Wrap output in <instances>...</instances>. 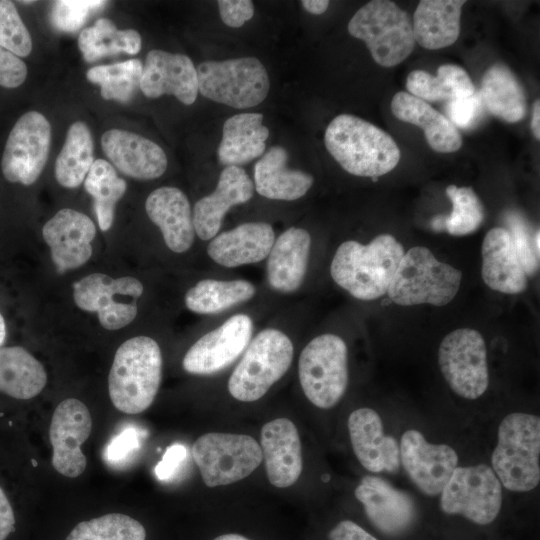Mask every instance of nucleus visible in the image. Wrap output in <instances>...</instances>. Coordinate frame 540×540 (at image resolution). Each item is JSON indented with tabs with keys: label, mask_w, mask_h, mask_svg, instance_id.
<instances>
[{
	"label": "nucleus",
	"mask_w": 540,
	"mask_h": 540,
	"mask_svg": "<svg viewBox=\"0 0 540 540\" xmlns=\"http://www.w3.org/2000/svg\"><path fill=\"white\" fill-rule=\"evenodd\" d=\"M85 190L94 199V210L102 231L111 228L117 202L126 192V182L117 175L112 164L104 159L92 163L84 180Z\"/></svg>",
	"instance_id": "obj_39"
},
{
	"label": "nucleus",
	"mask_w": 540,
	"mask_h": 540,
	"mask_svg": "<svg viewBox=\"0 0 540 540\" xmlns=\"http://www.w3.org/2000/svg\"><path fill=\"white\" fill-rule=\"evenodd\" d=\"M44 366L25 348L0 347V392L15 399H31L45 387Z\"/></svg>",
	"instance_id": "obj_34"
},
{
	"label": "nucleus",
	"mask_w": 540,
	"mask_h": 540,
	"mask_svg": "<svg viewBox=\"0 0 540 540\" xmlns=\"http://www.w3.org/2000/svg\"><path fill=\"white\" fill-rule=\"evenodd\" d=\"M196 71L198 91L204 97L236 109L260 104L269 92L268 73L255 57L205 61Z\"/></svg>",
	"instance_id": "obj_9"
},
{
	"label": "nucleus",
	"mask_w": 540,
	"mask_h": 540,
	"mask_svg": "<svg viewBox=\"0 0 540 540\" xmlns=\"http://www.w3.org/2000/svg\"><path fill=\"white\" fill-rule=\"evenodd\" d=\"M301 5L303 6V8L311 13V14H314V15H320V14H323L328 6H329V1L327 0H303L301 1Z\"/></svg>",
	"instance_id": "obj_53"
},
{
	"label": "nucleus",
	"mask_w": 540,
	"mask_h": 540,
	"mask_svg": "<svg viewBox=\"0 0 540 540\" xmlns=\"http://www.w3.org/2000/svg\"><path fill=\"white\" fill-rule=\"evenodd\" d=\"M479 95L488 112L501 120L515 123L526 115L524 90L513 72L504 64H493L485 71Z\"/></svg>",
	"instance_id": "obj_33"
},
{
	"label": "nucleus",
	"mask_w": 540,
	"mask_h": 540,
	"mask_svg": "<svg viewBox=\"0 0 540 540\" xmlns=\"http://www.w3.org/2000/svg\"><path fill=\"white\" fill-rule=\"evenodd\" d=\"M394 116L423 129L429 146L439 153L460 149L462 137L451 121L429 103L408 92H397L391 101Z\"/></svg>",
	"instance_id": "obj_29"
},
{
	"label": "nucleus",
	"mask_w": 540,
	"mask_h": 540,
	"mask_svg": "<svg viewBox=\"0 0 540 540\" xmlns=\"http://www.w3.org/2000/svg\"><path fill=\"white\" fill-rule=\"evenodd\" d=\"M400 462L418 489L428 496L439 495L458 464L456 451L446 444L429 443L415 429L403 433Z\"/></svg>",
	"instance_id": "obj_17"
},
{
	"label": "nucleus",
	"mask_w": 540,
	"mask_h": 540,
	"mask_svg": "<svg viewBox=\"0 0 540 540\" xmlns=\"http://www.w3.org/2000/svg\"><path fill=\"white\" fill-rule=\"evenodd\" d=\"M440 495L444 513L462 515L478 525L493 522L502 506V485L487 464L457 466Z\"/></svg>",
	"instance_id": "obj_11"
},
{
	"label": "nucleus",
	"mask_w": 540,
	"mask_h": 540,
	"mask_svg": "<svg viewBox=\"0 0 540 540\" xmlns=\"http://www.w3.org/2000/svg\"><path fill=\"white\" fill-rule=\"evenodd\" d=\"M463 0H422L413 15V35L420 46L437 50L456 42Z\"/></svg>",
	"instance_id": "obj_31"
},
{
	"label": "nucleus",
	"mask_w": 540,
	"mask_h": 540,
	"mask_svg": "<svg viewBox=\"0 0 540 540\" xmlns=\"http://www.w3.org/2000/svg\"><path fill=\"white\" fill-rule=\"evenodd\" d=\"M213 540H249V539L240 534L229 533V534L220 535L214 538Z\"/></svg>",
	"instance_id": "obj_55"
},
{
	"label": "nucleus",
	"mask_w": 540,
	"mask_h": 540,
	"mask_svg": "<svg viewBox=\"0 0 540 540\" xmlns=\"http://www.w3.org/2000/svg\"><path fill=\"white\" fill-rule=\"evenodd\" d=\"M162 378V354L158 343L136 336L117 349L108 376V391L116 409L138 414L153 403Z\"/></svg>",
	"instance_id": "obj_3"
},
{
	"label": "nucleus",
	"mask_w": 540,
	"mask_h": 540,
	"mask_svg": "<svg viewBox=\"0 0 540 540\" xmlns=\"http://www.w3.org/2000/svg\"><path fill=\"white\" fill-rule=\"evenodd\" d=\"M540 418L515 412L501 421L491 457L501 485L513 492H528L540 482Z\"/></svg>",
	"instance_id": "obj_4"
},
{
	"label": "nucleus",
	"mask_w": 540,
	"mask_h": 540,
	"mask_svg": "<svg viewBox=\"0 0 540 540\" xmlns=\"http://www.w3.org/2000/svg\"><path fill=\"white\" fill-rule=\"evenodd\" d=\"M260 444L268 481L277 488L293 485L303 469L301 441L295 424L287 418L267 422L261 429Z\"/></svg>",
	"instance_id": "obj_23"
},
{
	"label": "nucleus",
	"mask_w": 540,
	"mask_h": 540,
	"mask_svg": "<svg viewBox=\"0 0 540 540\" xmlns=\"http://www.w3.org/2000/svg\"><path fill=\"white\" fill-rule=\"evenodd\" d=\"M99 0H59L52 3L50 21L54 28L63 32L79 30L87 18L105 6Z\"/></svg>",
	"instance_id": "obj_45"
},
{
	"label": "nucleus",
	"mask_w": 540,
	"mask_h": 540,
	"mask_svg": "<svg viewBox=\"0 0 540 540\" xmlns=\"http://www.w3.org/2000/svg\"><path fill=\"white\" fill-rule=\"evenodd\" d=\"M217 4L221 20L232 28L241 27L254 15L253 2L250 0H219Z\"/></svg>",
	"instance_id": "obj_49"
},
{
	"label": "nucleus",
	"mask_w": 540,
	"mask_h": 540,
	"mask_svg": "<svg viewBox=\"0 0 540 540\" xmlns=\"http://www.w3.org/2000/svg\"><path fill=\"white\" fill-rule=\"evenodd\" d=\"M275 241L272 226L265 222H246L216 235L207 253L217 264L234 268L265 259Z\"/></svg>",
	"instance_id": "obj_26"
},
{
	"label": "nucleus",
	"mask_w": 540,
	"mask_h": 540,
	"mask_svg": "<svg viewBox=\"0 0 540 540\" xmlns=\"http://www.w3.org/2000/svg\"><path fill=\"white\" fill-rule=\"evenodd\" d=\"M142 293V283L131 276L114 279L93 273L73 284L76 305L84 311L96 312L107 330L120 329L135 319L137 300Z\"/></svg>",
	"instance_id": "obj_13"
},
{
	"label": "nucleus",
	"mask_w": 540,
	"mask_h": 540,
	"mask_svg": "<svg viewBox=\"0 0 540 540\" xmlns=\"http://www.w3.org/2000/svg\"><path fill=\"white\" fill-rule=\"evenodd\" d=\"M330 540H377L373 535L351 520H342L329 532Z\"/></svg>",
	"instance_id": "obj_51"
},
{
	"label": "nucleus",
	"mask_w": 540,
	"mask_h": 540,
	"mask_svg": "<svg viewBox=\"0 0 540 540\" xmlns=\"http://www.w3.org/2000/svg\"><path fill=\"white\" fill-rule=\"evenodd\" d=\"M0 46L16 56L27 57L32 51V39L15 4L0 1Z\"/></svg>",
	"instance_id": "obj_44"
},
{
	"label": "nucleus",
	"mask_w": 540,
	"mask_h": 540,
	"mask_svg": "<svg viewBox=\"0 0 540 540\" xmlns=\"http://www.w3.org/2000/svg\"><path fill=\"white\" fill-rule=\"evenodd\" d=\"M146 531L136 519L110 513L78 523L65 540H145Z\"/></svg>",
	"instance_id": "obj_42"
},
{
	"label": "nucleus",
	"mask_w": 540,
	"mask_h": 540,
	"mask_svg": "<svg viewBox=\"0 0 540 540\" xmlns=\"http://www.w3.org/2000/svg\"><path fill=\"white\" fill-rule=\"evenodd\" d=\"M42 234L57 272L63 274L89 260L96 227L84 213L64 208L46 222Z\"/></svg>",
	"instance_id": "obj_18"
},
{
	"label": "nucleus",
	"mask_w": 540,
	"mask_h": 540,
	"mask_svg": "<svg viewBox=\"0 0 540 540\" xmlns=\"http://www.w3.org/2000/svg\"><path fill=\"white\" fill-rule=\"evenodd\" d=\"M101 145L111 163L128 177L151 180L166 171L167 157L163 149L139 134L110 129L103 133Z\"/></svg>",
	"instance_id": "obj_22"
},
{
	"label": "nucleus",
	"mask_w": 540,
	"mask_h": 540,
	"mask_svg": "<svg viewBox=\"0 0 540 540\" xmlns=\"http://www.w3.org/2000/svg\"><path fill=\"white\" fill-rule=\"evenodd\" d=\"M348 431L354 454L360 464L373 473H396L400 466L399 444L384 433L380 415L363 407L348 418Z\"/></svg>",
	"instance_id": "obj_21"
},
{
	"label": "nucleus",
	"mask_w": 540,
	"mask_h": 540,
	"mask_svg": "<svg viewBox=\"0 0 540 540\" xmlns=\"http://www.w3.org/2000/svg\"><path fill=\"white\" fill-rule=\"evenodd\" d=\"M141 44V36L136 30H119L107 18L98 19L78 37V47L87 62L119 53L134 55L140 51Z\"/></svg>",
	"instance_id": "obj_38"
},
{
	"label": "nucleus",
	"mask_w": 540,
	"mask_h": 540,
	"mask_svg": "<svg viewBox=\"0 0 540 540\" xmlns=\"http://www.w3.org/2000/svg\"><path fill=\"white\" fill-rule=\"evenodd\" d=\"M51 126L38 111L21 115L11 129L2 155L1 169L12 183L33 184L48 159Z\"/></svg>",
	"instance_id": "obj_14"
},
{
	"label": "nucleus",
	"mask_w": 540,
	"mask_h": 540,
	"mask_svg": "<svg viewBox=\"0 0 540 540\" xmlns=\"http://www.w3.org/2000/svg\"><path fill=\"white\" fill-rule=\"evenodd\" d=\"M262 121L260 113L236 114L225 121L217 151L222 165H243L264 153L269 129Z\"/></svg>",
	"instance_id": "obj_32"
},
{
	"label": "nucleus",
	"mask_w": 540,
	"mask_h": 540,
	"mask_svg": "<svg viewBox=\"0 0 540 540\" xmlns=\"http://www.w3.org/2000/svg\"><path fill=\"white\" fill-rule=\"evenodd\" d=\"M254 184L240 166H226L220 173L215 190L199 199L193 208L195 234L201 240L214 238L227 211L251 199Z\"/></svg>",
	"instance_id": "obj_24"
},
{
	"label": "nucleus",
	"mask_w": 540,
	"mask_h": 540,
	"mask_svg": "<svg viewBox=\"0 0 540 540\" xmlns=\"http://www.w3.org/2000/svg\"><path fill=\"white\" fill-rule=\"evenodd\" d=\"M294 348L282 331L267 328L250 341L228 380V391L242 402H254L288 371Z\"/></svg>",
	"instance_id": "obj_6"
},
{
	"label": "nucleus",
	"mask_w": 540,
	"mask_h": 540,
	"mask_svg": "<svg viewBox=\"0 0 540 540\" xmlns=\"http://www.w3.org/2000/svg\"><path fill=\"white\" fill-rule=\"evenodd\" d=\"M404 253L403 246L390 234H380L366 245L345 241L334 254L330 273L353 297L374 300L387 294Z\"/></svg>",
	"instance_id": "obj_1"
},
{
	"label": "nucleus",
	"mask_w": 540,
	"mask_h": 540,
	"mask_svg": "<svg viewBox=\"0 0 540 540\" xmlns=\"http://www.w3.org/2000/svg\"><path fill=\"white\" fill-rule=\"evenodd\" d=\"M446 194L452 202L453 210L450 215H438L431 221L434 231L453 236H464L475 232L484 218L481 201L470 187L449 185Z\"/></svg>",
	"instance_id": "obj_40"
},
{
	"label": "nucleus",
	"mask_w": 540,
	"mask_h": 540,
	"mask_svg": "<svg viewBox=\"0 0 540 540\" xmlns=\"http://www.w3.org/2000/svg\"><path fill=\"white\" fill-rule=\"evenodd\" d=\"M510 239L517 258L527 276H533L539 269V230L532 234L526 221L516 213L506 219Z\"/></svg>",
	"instance_id": "obj_43"
},
{
	"label": "nucleus",
	"mask_w": 540,
	"mask_h": 540,
	"mask_svg": "<svg viewBox=\"0 0 540 540\" xmlns=\"http://www.w3.org/2000/svg\"><path fill=\"white\" fill-rule=\"evenodd\" d=\"M6 338V325L3 316L0 313V347L3 345Z\"/></svg>",
	"instance_id": "obj_56"
},
{
	"label": "nucleus",
	"mask_w": 540,
	"mask_h": 540,
	"mask_svg": "<svg viewBox=\"0 0 540 540\" xmlns=\"http://www.w3.org/2000/svg\"><path fill=\"white\" fill-rule=\"evenodd\" d=\"M462 272L436 259L426 247L415 246L404 253L387 294L396 304L444 306L457 295Z\"/></svg>",
	"instance_id": "obj_5"
},
{
	"label": "nucleus",
	"mask_w": 540,
	"mask_h": 540,
	"mask_svg": "<svg viewBox=\"0 0 540 540\" xmlns=\"http://www.w3.org/2000/svg\"><path fill=\"white\" fill-rule=\"evenodd\" d=\"M482 105L480 95L476 92L470 97L450 101L446 109L448 119L455 127L468 128L480 116Z\"/></svg>",
	"instance_id": "obj_47"
},
{
	"label": "nucleus",
	"mask_w": 540,
	"mask_h": 540,
	"mask_svg": "<svg viewBox=\"0 0 540 540\" xmlns=\"http://www.w3.org/2000/svg\"><path fill=\"white\" fill-rule=\"evenodd\" d=\"M310 248L311 236L303 228L291 227L278 236L267 256V280L272 289L291 293L301 286Z\"/></svg>",
	"instance_id": "obj_27"
},
{
	"label": "nucleus",
	"mask_w": 540,
	"mask_h": 540,
	"mask_svg": "<svg viewBox=\"0 0 540 540\" xmlns=\"http://www.w3.org/2000/svg\"><path fill=\"white\" fill-rule=\"evenodd\" d=\"M91 430L92 418L83 402L67 398L59 403L49 429L52 466L57 472L76 478L85 471L87 460L81 445L89 438Z\"/></svg>",
	"instance_id": "obj_16"
},
{
	"label": "nucleus",
	"mask_w": 540,
	"mask_h": 540,
	"mask_svg": "<svg viewBox=\"0 0 540 540\" xmlns=\"http://www.w3.org/2000/svg\"><path fill=\"white\" fill-rule=\"evenodd\" d=\"M139 88L149 98L167 94L191 105L198 94L197 71L184 54L151 50L146 55Z\"/></svg>",
	"instance_id": "obj_19"
},
{
	"label": "nucleus",
	"mask_w": 540,
	"mask_h": 540,
	"mask_svg": "<svg viewBox=\"0 0 540 540\" xmlns=\"http://www.w3.org/2000/svg\"><path fill=\"white\" fill-rule=\"evenodd\" d=\"M34 1H21V3H25V4H29V3H33Z\"/></svg>",
	"instance_id": "obj_57"
},
{
	"label": "nucleus",
	"mask_w": 540,
	"mask_h": 540,
	"mask_svg": "<svg viewBox=\"0 0 540 540\" xmlns=\"http://www.w3.org/2000/svg\"><path fill=\"white\" fill-rule=\"evenodd\" d=\"M256 293L254 285L243 279H204L185 295L186 307L197 314H217L250 300Z\"/></svg>",
	"instance_id": "obj_36"
},
{
	"label": "nucleus",
	"mask_w": 540,
	"mask_h": 540,
	"mask_svg": "<svg viewBox=\"0 0 540 540\" xmlns=\"http://www.w3.org/2000/svg\"><path fill=\"white\" fill-rule=\"evenodd\" d=\"M481 251V274L489 288L506 294H519L526 290L528 276L517 258L506 228L489 230Z\"/></svg>",
	"instance_id": "obj_28"
},
{
	"label": "nucleus",
	"mask_w": 540,
	"mask_h": 540,
	"mask_svg": "<svg viewBox=\"0 0 540 540\" xmlns=\"http://www.w3.org/2000/svg\"><path fill=\"white\" fill-rule=\"evenodd\" d=\"M139 446V432L133 427H128L109 441L104 450L103 458L110 465H122Z\"/></svg>",
	"instance_id": "obj_46"
},
{
	"label": "nucleus",
	"mask_w": 540,
	"mask_h": 540,
	"mask_svg": "<svg viewBox=\"0 0 540 540\" xmlns=\"http://www.w3.org/2000/svg\"><path fill=\"white\" fill-rule=\"evenodd\" d=\"M143 65L139 59H131L109 65L90 68L87 79L100 86V94L106 100L128 102L140 86Z\"/></svg>",
	"instance_id": "obj_41"
},
{
	"label": "nucleus",
	"mask_w": 540,
	"mask_h": 540,
	"mask_svg": "<svg viewBox=\"0 0 540 540\" xmlns=\"http://www.w3.org/2000/svg\"><path fill=\"white\" fill-rule=\"evenodd\" d=\"M408 93L428 102L453 101L467 98L475 93L468 73L455 64H444L433 76L423 70H414L406 80Z\"/></svg>",
	"instance_id": "obj_35"
},
{
	"label": "nucleus",
	"mask_w": 540,
	"mask_h": 540,
	"mask_svg": "<svg viewBox=\"0 0 540 540\" xmlns=\"http://www.w3.org/2000/svg\"><path fill=\"white\" fill-rule=\"evenodd\" d=\"M186 457V449L180 444L169 446L162 460L155 467V474L159 480H167L173 476L177 468Z\"/></svg>",
	"instance_id": "obj_50"
},
{
	"label": "nucleus",
	"mask_w": 540,
	"mask_h": 540,
	"mask_svg": "<svg viewBox=\"0 0 540 540\" xmlns=\"http://www.w3.org/2000/svg\"><path fill=\"white\" fill-rule=\"evenodd\" d=\"M145 210L171 251L183 253L190 249L195 237L193 215L187 196L179 188L155 189L146 199Z\"/></svg>",
	"instance_id": "obj_25"
},
{
	"label": "nucleus",
	"mask_w": 540,
	"mask_h": 540,
	"mask_svg": "<svg viewBox=\"0 0 540 540\" xmlns=\"http://www.w3.org/2000/svg\"><path fill=\"white\" fill-rule=\"evenodd\" d=\"M354 494L369 521L387 535L405 532L415 520L416 507L410 495L380 477H363Z\"/></svg>",
	"instance_id": "obj_20"
},
{
	"label": "nucleus",
	"mask_w": 540,
	"mask_h": 540,
	"mask_svg": "<svg viewBox=\"0 0 540 540\" xmlns=\"http://www.w3.org/2000/svg\"><path fill=\"white\" fill-rule=\"evenodd\" d=\"M27 66L18 56L0 46V85L16 88L27 77Z\"/></svg>",
	"instance_id": "obj_48"
},
{
	"label": "nucleus",
	"mask_w": 540,
	"mask_h": 540,
	"mask_svg": "<svg viewBox=\"0 0 540 540\" xmlns=\"http://www.w3.org/2000/svg\"><path fill=\"white\" fill-rule=\"evenodd\" d=\"M287 160V151L281 146H273L256 162L254 185L259 195L293 201L307 193L313 185V177L301 170L289 169Z\"/></svg>",
	"instance_id": "obj_30"
},
{
	"label": "nucleus",
	"mask_w": 540,
	"mask_h": 540,
	"mask_svg": "<svg viewBox=\"0 0 540 540\" xmlns=\"http://www.w3.org/2000/svg\"><path fill=\"white\" fill-rule=\"evenodd\" d=\"M531 129L534 137L540 139V102L536 100L533 104L532 119H531Z\"/></svg>",
	"instance_id": "obj_54"
},
{
	"label": "nucleus",
	"mask_w": 540,
	"mask_h": 540,
	"mask_svg": "<svg viewBox=\"0 0 540 540\" xmlns=\"http://www.w3.org/2000/svg\"><path fill=\"white\" fill-rule=\"evenodd\" d=\"M93 139L89 127L81 121L68 129L64 145L55 162V177L65 188H76L86 178L92 163Z\"/></svg>",
	"instance_id": "obj_37"
},
{
	"label": "nucleus",
	"mask_w": 540,
	"mask_h": 540,
	"mask_svg": "<svg viewBox=\"0 0 540 540\" xmlns=\"http://www.w3.org/2000/svg\"><path fill=\"white\" fill-rule=\"evenodd\" d=\"M191 452L208 487L225 486L246 478L263 459L258 442L245 434L206 433L196 439Z\"/></svg>",
	"instance_id": "obj_10"
},
{
	"label": "nucleus",
	"mask_w": 540,
	"mask_h": 540,
	"mask_svg": "<svg viewBox=\"0 0 540 540\" xmlns=\"http://www.w3.org/2000/svg\"><path fill=\"white\" fill-rule=\"evenodd\" d=\"M324 142L339 165L355 176L376 179L400 160V150L388 133L350 114H340L328 124Z\"/></svg>",
	"instance_id": "obj_2"
},
{
	"label": "nucleus",
	"mask_w": 540,
	"mask_h": 540,
	"mask_svg": "<svg viewBox=\"0 0 540 540\" xmlns=\"http://www.w3.org/2000/svg\"><path fill=\"white\" fill-rule=\"evenodd\" d=\"M348 32L364 41L374 61L383 67L400 64L415 46L408 13L388 0L363 5L350 19Z\"/></svg>",
	"instance_id": "obj_7"
},
{
	"label": "nucleus",
	"mask_w": 540,
	"mask_h": 540,
	"mask_svg": "<svg viewBox=\"0 0 540 540\" xmlns=\"http://www.w3.org/2000/svg\"><path fill=\"white\" fill-rule=\"evenodd\" d=\"M441 373L458 396L475 400L489 385L487 348L482 335L470 328L447 334L438 350Z\"/></svg>",
	"instance_id": "obj_12"
},
{
	"label": "nucleus",
	"mask_w": 540,
	"mask_h": 540,
	"mask_svg": "<svg viewBox=\"0 0 540 540\" xmlns=\"http://www.w3.org/2000/svg\"><path fill=\"white\" fill-rule=\"evenodd\" d=\"M15 530V516L11 504L0 487V540H5Z\"/></svg>",
	"instance_id": "obj_52"
},
{
	"label": "nucleus",
	"mask_w": 540,
	"mask_h": 540,
	"mask_svg": "<svg viewBox=\"0 0 540 540\" xmlns=\"http://www.w3.org/2000/svg\"><path fill=\"white\" fill-rule=\"evenodd\" d=\"M253 321L236 314L198 339L186 352L182 365L195 375L215 374L231 365L251 341Z\"/></svg>",
	"instance_id": "obj_15"
},
{
	"label": "nucleus",
	"mask_w": 540,
	"mask_h": 540,
	"mask_svg": "<svg viewBox=\"0 0 540 540\" xmlns=\"http://www.w3.org/2000/svg\"><path fill=\"white\" fill-rule=\"evenodd\" d=\"M298 376L306 398L316 407L330 409L345 394L348 385V350L335 334H322L302 350Z\"/></svg>",
	"instance_id": "obj_8"
}]
</instances>
